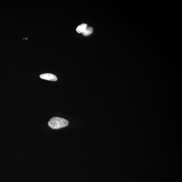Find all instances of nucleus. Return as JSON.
<instances>
[{
	"mask_svg": "<svg viewBox=\"0 0 182 182\" xmlns=\"http://www.w3.org/2000/svg\"><path fill=\"white\" fill-rule=\"evenodd\" d=\"M48 124L50 128L53 129H58L68 126L69 121L61 117H54L50 119Z\"/></svg>",
	"mask_w": 182,
	"mask_h": 182,
	"instance_id": "f257e3e1",
	"label": "nucleus"
},
{
	"mask_svg": "<svg viewBox=\"0 0 182 182\" xmlns=\"http://www.w3.org/2000/svg\"><path fill=\"white\" fill-rule=\"evenodd\" d=\"M40 77L43 79L47 80L56 81L57 80V78L56 76L50 73L41 74L40 75Z\"/></svg>",
	"mask_w": 182,
	"mask_h": 182,
	"instance_id": "f03ea898",
	"label": "nucleus"
},
{
	"mask_svg": "<svg viewBox=\"0 0 182 182\" xmlns=\"http://www.w3.org/2000/svg\"><path fill=\"white\" fill-rule=\"evenodd\" d=\"M87 25L86 24H82L78 26L76 30L78 33H82L84 32L86 28L87 27Z\"/></svg>",
	"mask_w": 182,
	"mask_h": 182,
	"instance_id": "7ed1b4c3",
	"label": "nucleus"
},
{
	"mask_svg": "<svg viewBox=\"0 0 182 182\" xmlns=\"http://www.w3.org/2000/svg\"><path fill=\"white\" fill-rule=\"evenodd\" d=\"M93 28L91 27H87L86 28L84 32L82 33L83 35L85 36H87L92 34L93 32Z\"/></svg>",
	"mask_w": 182,
	"mask_h": 182,
	"instance_id": "20e7f679",
	"label": "nucleus"
}]
</instances>
